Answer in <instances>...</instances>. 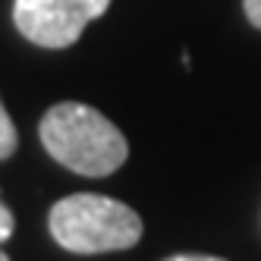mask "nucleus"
I'll list each match as a JSON object with an SVG mask.
<instances>
[{"instance_id": "f257e3e1", "label": "nucleus", "mask_w": 261, "mask_h": 261, "mask_svg": "<svg viewBox=\"0 0 261 261\" xmlns=\"http://www.w3.org/2000/svg\"><path fill=\"white\" fill-rule=\"evenodd\" d=\"M44 151L79 176H110L126 164L129 142L101 110L60 101L38 123Z\"/></svg>"}, {"instance_id": "f03ea898", "label": "nucleus", "mask_w": 261, "mask_h": 261, "mask_svg": "<svg viewBox=\"0 0 261 261\" xmlns=\"http://www.w3.org/2000/svg\"><path fill=\"white\" fill-rule=\"evenodd\" d=\"M47 227L60 249L76 255H101L133 249L142 239L145 223L129 204L110 195L76 192L50 208Z\"/></svg>"}, {"instance_id": "7ed1b4c3", "label": "nucleus", "mask_w": 261, "mask_h": 261, "mask_svg": "<svg viewBox=\"0 0 261 261\" xmlns=\"http://www.w3.org/2000/svg\"><path fill=\"white\" fill-rule=\"evenodd\" d=\"M107 7L110 0H13V22L25 41L63 50L76 44Z\"/></svg>"}, {"instance_id": "20e7f679", "label": "nucleus", "mask_w": 261, "mask_h": 261, "mask_svg": "<svg viewBox=\"0 0 261 261\" xmlns=\"http://www.w3.org/2000/svg\"><path fill=\"white\" fill-rule=\"evenodd\" d=\"M16 148H19V133H16L4 101H0V161H10L16 154Z\"/></svg>"}, {"instance_id": "39448f33", "label": "nucleus", "mask_w": 261, "mask_h": 261, "mask_svg": "<svg viewBox=\"0 0 261 261\" xmlns=\"http://www.w3.org/2000/svg\"><path fill=\"white\" fill-rule=\"evenodd\" d=\"M16 230V220H13V211L7 208L4 201H0V242H7Z\"/></svg>"}, {"instance_id": "423d86ee", "label": "nucleus", "mask_w": 261, "mask_h": 261, "mask_svg": "<svg viewBox=\"0 0 261 261\" xmlns=\"http://www.w3.org/2000/svg\"><path fill=\"white\" fill-rule=\"evenodd\" d=\"M242 10H246V19L261 29V0H242Z\"/></svg>"}, {"instance_id": "0eeeda50", "label": "nucleus", "mask_w": 261, "mask_h": 261, "mask_svg": "<svg viewBox=\"0 0 261 261\" xmlns=\"http://www.w3.org/2000/svg\"><path fill=\"white\" fill-rule=\"evenodd\" d=\"M164 261H227V258H217V255H170Z\"/></svg>"}, {"instance_id": "6e6552de", "label": "nucleus", "mask_w": 261, "mask_h": 261, "mask_svg": "<svg viewBox=\"0 0 261 261\" xmlns=\"http://www.w3.org/2000/svg\"><path fill=\"white\" fill-rule=\"evenodd\" d=\"M0 261H10V255H4V249H0Z\"/></svg>"}]
</instances>
